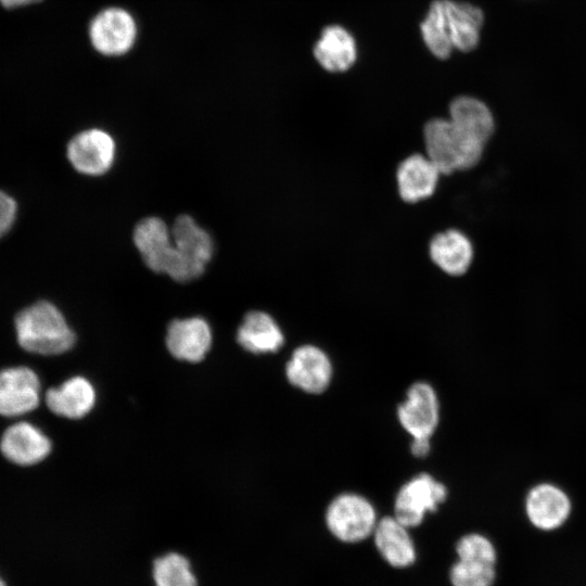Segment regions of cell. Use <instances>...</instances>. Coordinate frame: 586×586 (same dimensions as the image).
<instances>
[{
    "label": "cell",
    "mask_w": 586,
    "mask_h": 586,
    "mask_svg": "<svg viewBox=\"0 0 586 586\" xmlns=\"http://www.w3.org/2000/svg\"><path fill=\"white\" fill-rule=\"evenodd\" d=\"M17 342L29 353L59 355L75 343V334L62 313L47 301L37 302L15 317Z\"/></svg>",
    "instance_id": "6da1fadb"
},
{
    "label": "cell",
    "mask_w": 586,
    "mask_h": 586,
    "mask_svg": "<svg viewBox=\"0 0 586 586\" xmlns=\"http://www.w3.org/2000/svg\"><path fill=\"white\" fill-rule=\"evenodd\" d=\"M425 155L442 175L469 170L482 160L484 151L468 144L448 118H432L423 127Z\"/></svg>",
    "instance_id": "7a4b0ae2"
},
{
    "label": "cell",
    "mask_w": 586,
    "mask_h": 586,
    "mask_svg": "<svg viewBox=\"0 0 586 586\" xmlns=\"http://www.w3.org/2000/svg\"><path fill=\"white\" fill-rule=\"evenodd\" d=\"M92 48L106 58H118L132 50L138 38L135 16L125 8L107 7L93 15L88 25Z\"/></svg>",
    "instance_id": "3957f363"
},
{
    "label": "cell",
    "mask_w": 586,
    "mask_h": 586,
    "mask_svg": "<svg viewBox=\"0 0 586 586\" xmlns=\"http://www.w3.org/2000/svg\"><path fill=\"white\" fill-rule=\"evenodd\" d=\"M177 254L174 280L186 282L200 277L213 255V240L189 215H180L170 228Z\"/></svg>",
    "instance_id": "277c9868"
},
{
    "label": "cell",
    "mask_w": 586,
    "mask_h": 586,
    "mask_svg": "<svg viewBox=\"0 0 586 586\" xmlns=\"http://www.w3.org/2000/svg\"><path fill=\"white\" fill-rule=\"evenodd\" d=\"M326 522L329 531L337 539L357 543L373 533L378 521L374 508L366 498L345 493L330 502Z\"/></svg>",
    "instance_id": "5b68a950"
},
{
    "label": "cell",
    "mask_w": 586,
    "mask_h": 586,
    "mask_svg": "<svg viewBox=\"0 0 586 586\" xmlns=\"http://www.w3.org/2000/svg\"><path fill=\"white\" fill-rule=\"evenodd\" d=\"M447 497L444 484L420 473L402 486L395 499V518L406 527L419 525L426 512H433Z\"/></svg>",
    "instance_id": "8992f818"
},
{
    "label": "cell",
    "mask_w": 586,
    "mask_h": 586,
    "mask_svg": "<svg viewBox=\"0 0 586 586\" xmlns=\"http://www.w3.org/2000/svg\"><path fill=\"white\" fill-rule=\"evenodd\" d=\"M133 242L149 269L171 279L177 268V254L170 228L160 217H146L135 227Z\"/></svg>",
    "instance_id": "52a82bcc"
},
{
    "label": "cell",
    "mask_w": 586,
    "mask_h": 586,
    "mask_svg": "<svg viewBox=\"0 0 586 586\" xmlns=\"http://www.w3.org/2000/svg\"><path fill=\"white\" fill-rule=\"evenodd\" d=\"M116 145L112 136L98 128L82 130L68 142L66 154L80 174L100 176L109 171L115 158Z\"/></svg>",
    "instance_id": "ba28073f"
},
{
    "label": "cell",
    "mask_w": 586,
    "mask_h": 586,
    "mask_svg": "<svg viewBox=\"0 0 586 586\" xmlns=\"http://www.w3.org/2000/svg\"><path fill=\"white\" fill-rule=\"evenodd\" d=\"M448 119L468 143L485 149L495 132V118L491 109L470 95L455 98L449 104Z\"/></svg>",
    "instance_id": "9c48e42d"
},
{
    "label": "cell",
    "mask_w": 586,
    "mask_h": 586,
    "mask_svg": "<svg viewBox=\"0 0 586 586\" xmlns=\"http://www.w3.org/2000/svg\"><path fill=\"white\" fill-rule=\"evenodd\" d=\"M397 416L412 438L430 440L438 424V400L433 387L425 382L413 383Z\"/></svg>",
    "instance_id": "30bf717a"
},
{
    "label": "cell",
    "mask_w": 586,
    "mask_h": 586,
    "mask_svg": "<svg viewBox=\"0 0 586 586\" xmlns=\"http://www.w3.org/2000/svg\"><path fill=\"white\" fill-rule=\"evenodd\" d=\"M40 382L28 367L0 371V415L15 417L34 410L39 404Z\"/></svg>",
    "instance_id": "8fae6325"
},
{
    "label": "cell",
    "mask_w": 586,
    "mask_h": 586,
    "mask_svg": "<svg viewBox=\"0 0 586 586\" xmlns=\"http://www.w3.org/2000/svg\"><path fill=\"white\" fill-rule=\"evenodd\" d=\"M289 382L304 392L319 394L328 387L332 366L323 351L314 345L297 347L285 367Z\"/></svg>",
    "instance_id": "7c38bea8"
},
{
    "label": "cell",
    "mask_w": 586,
    "mask_h": 586,
    "mask_svg": "<svg viewBox=\"0 0 586 586\" xmlns=\"http://www.w3.org/2000/svg\"><path fill=\"white\" fill-rule=\"evenodd\" d=\"M525 512L537 528L551 531L560 527L571 513L568 494L552 483L534 485L525 498Z\"/></svg>",
    "instance_id": "4fadbf2b"
},
{
    "label": "cell",
    "mask_w": 586,
    "mask_h": 586,
    "mask_svg": "<svg viewBox=\"0 0 586 586\" xmlns=\"http://www.w3.org/2000/svg\"><path fill=\"white\" fill-rule=\"evenodd\" d=\"M211 345V327L203 318L176 319L168 326L166 346L180 360L198 362L205 357Z\"/></svg>",
    "instance_id": "5bb4252c"
},
{
    "label": "cell",
    "mask_w": 586,
    "mask_h": 586,
    "mask_svg": "<svg viewBox=\"0 0 586 586\" xmlns=\"http://www.w3.org/2000/svg\"><path fill=\"white\" fill-rule=\"evenodd\" d=\"M0 450L13 463L31 466L42 461L50 454L51 442L34 424L22 421L3 432Z\"/></svg>",
    "instance_id": "9a60e30c"
},
{
    "label": "cell",
    "mask_w": 586,
    "mask_h": 586,
    "mask_svg": "<svg viewBox=\"0 0 586 586\" xmlns=\"http://www.w3.org/2000/svg\"><path fill=\"white\" fill-rule=\"evenodd\" d=\"M441 175L426 155L415 153L407 156L396 169L400 199L411 204L429 199L435 192Z\"/></svg>",
    "instance_id": "2e32d148"
},
{
    "label": "cell",
    "mask_w": 586,
    "mask_h": 586,
    "mask_svg": "<svg viewBox=\"0 0 586 586\" xmlns=\"http://www.w3.org/2000/svg\"><path fill=\"white\" fill-rule=\"evenodd\" d=\"M431 260L446 275L460 277L470 269L474 249L467 234L458 229L436 233L430 241Z\"/></svg>",
    "instance_id": "e0dca14e"
},
{
    "label": "cell",
    "mask_w": 586,
    "mask_h": 586,
    "mask_svg": "<svg viewBox=\"0 0 586 586\" xmlns=\"http://www.w3.org/2000/svg\"><path fill=\"white\" fill-rule=\"evenodd\" d=\"M94 402V388L82 377H73L46 393L48 408L53 413L69 419L85 417L92 409Z\"/></svg>",
    "instance_id": "ac0fdd59"
},
{
    "label": "cell",
    "mask_w": 586,
    "mask_h": 586,
    "mask_svg": "<svg viewBox=\"0 0 586 586\" xmlns=\"http://www.w3.org/2000/svg\"><path fill=\"white\" fill-rule=\"evenodd\" d=\"M407 528L395 517H384L377 522L372 533L375 547L392 566L406 568L415 562V545Z\"/></svg>",
    "instance_id": "d6986e66"
},
{
    "label": "cell",
    "mask_w": 586,
    "mask_h": 586,
    "mask_svg": "<svg viewBox=\"0 0 586 586\" xmlns=\"http://www.w3.org/2000/svg\"><path fill=\"white\" fill-rule=\"evenodd\" d=\"M314 55L326 71H347L357 58L355 39L342 26H327L314 47Z\"/></svg>",
    "instance_id": "ffe728a7"
},
{
    "label": "cell",
    "mask_w": 586,
    "mask_h": 586,
    "mask_svg": "<svg viewBox=\"0 0 586 586\" xmlns=\"http://www.w3.org/2000/svg\"><path fill=\"white\" fill-rule=\"evenodd\" d=\"M238 343L253 354L277 352L284 342L275 319L264 311H250L238 329Z\"/></svg>",
    "instance_id": "44dd1931"
},
{
    "label": "cell",
    "mask_w": 586,
    "mask_h": 586,
    "mask_svg": "<svg viewBox=\"0 0 586 586\" xmlns=\"http://www.w3.org/2000/svg\"><path fill=\"white\" fill-rule=\"evenodd\" d=\"M446 13L454 48L463 52L473 50L480 40L484 20L482 10L471 3L447 0Z\"/></svg>",
    "instance_id": "7402d4cb"
},
{
    "label": "cell",
    "mask_w": 586,
    "mask_h": 586,
    "mask_svg": "<svg viewBox=\"0 0 586 586\" xmlns=\"http://www.w3.org/2000/svg\"><path fill=\"white\" fill-rule=\"evenodd\" d=\"M446 1L434 0L420 26L425 46L438 59L448 58L454 49L448 30Z\"/></svg>",
    "instance_id": "603a6c76"
},
{
    "label": "cell",
    "mask_w": 586,
    "mask_h": 586,
    "mask_svg": "<svg viewBox=\"0 0 586 586\" xmlns=\"http://www.w3.org/2000/svg\"><path fill=\"white\" fill-rule=\"evenodd\" d=\"M155 586H198L189 560L180 553L158 557L153 564Z\"/></svg>",
    "instance_id": "cb8c5ba5"
},
{
    "label": "cell",
    "mask_w": 586,
    "mask_h": 586,
    "mask_svg": "<svg viewBox=\"0 0 586 586\" xmlns=\"http://www.w3.org/2000/svg\"><path fill=\"white\" fill-rule=\"evenodd\" d=\"M453 586H492L495 579L494 565L458 560L450 570Z\"/></svg>",
    "instance_id": "d4e9b609"
},
{
    "label": "cell",
    "mask_w": 586,
    "mask_h": 586,
    "mask_svg": "<svg viewBox=\"0 0 586 586\" xmlns=\"http://www.w3.org/2000/svg\"><path fill=\"white\" fill-rule=\"evenodd\" d=\"M460 560L495 565L496 551L493 544L483 535L471 533L459 539L456 547Z\"/></svg>",
    "instance_id": "484cf974"
},
{
    "label": "cell",
    "mask_w": 586,
    "mask_h": 586,
    "mask_svg": "<svg viewBox=\"0 0 586 586\" xmlns=\"http://www.w3.org/2000/svg\"><path fill=\"white\" fill-rule=\"evenodd\" d=\"M17 205L12 196L0 190V238L9 232L16 217Z\"/></svg>",
    "instance_id": "4316f807"
},
{
    "label": "cell",
    "mask_w": 586,
    "mask_h": 586,
    "mask_svg": "<svg viewBox=\"0 0 586 586\" xmlns=\"http://www.w3.org/2000/svg\"><path fill=\"white\" fill-rule=\"evenodd\" d=\"M430 451V440L413 438L411 443V453L413 456L422 458Z\"/></svg>",
    "instance_id": "83f0119b"
},
{
    "label": "cell",
    "mask_w": 586,
    "mask_h": 586,
    "mask_svg": "<svg viewBox=\"0 0 586 586\" xmlns=\"http://www.w3.org/2000/svg\"><path fill=\"white\" fill-rule=\"evenodd\" d=\"M39 1H41V0H0V3H1L2 7L7 8V9H15V8L37 3Z\"/></svg>",
    "instance_id": "f1b7e54d"
},
{
    "label": "cell",
    "mask_w": 586,
    "mask_h": 586,
    "mask_svg": "<svg viewBox=\"0 0 586 586\" xmlns=\"http://www.w3.org/2000/svg\"><path fill=\"white\" fill-rule=\"evenodd\" d=\"M0 586H7V582H5V579L2 577L1 574H0Z\"/></svg>",
    "instance_id": "f546056e"
}]
</instances>
